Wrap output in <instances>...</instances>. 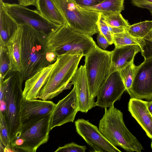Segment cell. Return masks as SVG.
<instances>
[{"label": "cell", "mask_w": 152, "mask_h": 152, "mask_svg": "<svg viewBox=\"0 0 152 152\" xmlns=\"http://www.w3.org/2000/svg\"><path fill=\"white\" fill-rule=\"evenodd\" d=\"M21 61L23 69L21 80L31 77L42 69L54 63L57 56L47 49V34L39 31L27 24H22Z\"/></svg>", "instance_id": "cell-1"}, {"label": "cell", "mask_w": 152, "mask_h": 152, "mask_svg": "<svg viewBox=\"0 0 152 152\" xmlns=\"http://www.w3.org/2000/svg\"><path fill=\"white\" fill-rule=\"evenodd\" d=\"M46 41L48 51L57 56L80 54L85 56L97 45L91 36L74 30L67 24L47 34Z\"/></svg>", "instance_id": "cell-2"}, {"label": "cell", "mask_w": 152, "mask_h": 152, "mask_svg": "<svg viewBox=\"0 0 152 152\" xmlns=\"http://www.w3.org/2000/svg\"><path fill=\"white\" fill-rule=\"evenodd\" d=\"M104 109L99 126L103 135L113 145L120 147L127 152H141L143 148L126 127L123 113L114 105Z\"/></svg>", "instance_id": "cell-3"}, {"label": "cell", "mask_w": 152, "mask_h": 152, "mask_svg": "<svg viewBox=\"0 0 152 152\" xmlns=\"http://www.w3.org/2000/svg\"><path fill=\"white\" fill-rule=\"evenodd\" d=\"M83 56L80 54L58 56L56 65L41 90L38 98L48 100L56 96L64 90L70 88L73 83H69Z\"/></svg>", "instance_id": "cell-4"}, {"label": "cell", "mask_w": 152, "mask_h": 152, "mask_svg": "<svg viewBox=\"0 0 152 152\" xmlns=\"http://www.w3.org/2000/svg\"><path fill=\"white\" fill-rule=\"evenodd\" d=\"M0 83L4 87L3 101L5 104L4 113L9 130L10 140L15 135L21 126L20 113L23 99L20 72H11Z\"/></svg>", "instance_id": "cell-5"}, {"label": "cell", "mask_w": 152, "mask_h": 152, "mask_svg": "<svg viewBox=\"0 0 152 152\" xmlns=\"http://www.w3.org/2000/svg\"><path fill=\"white\" fill-rule=\"evenodd\" d=\"M51 114L21 125L10 140L15 152H35L39 146L48 141Z\"/></svg>", "instance_id": "cell-6"}, {"label": "cell", "mask_w": 152, "mask_h": 152, "mask_svg": "<svg viewBox=\"0 0 152 152\" xmlns=\"http://www.w3.org/2000/svg\"><path fill=\"white\" fill-rule=\"evenodd\" d=\"M67 24L74 30L91 36L98 33L100 13L82 8L70 0H54Z\"/></svg>", "instance_id": "cell-7"}, {"label": "cell", "mask_w": 152, "mask_h": 152, "mask_svg": "<svg viewBox=\"0 0 152 152\" xmlns=\"http://www.w3.org/2000/svg\"><path fill=\"white\" fill-rule=\"evenodd\" d=\"M85 57L84 65L90 94L95 99L100 87L110 74L111 52L96 45Z\"/></svg>", "instance_id": "cell-8"}, {"label": "cell", "mask_w": 152, "mask_h": 152, "mask_svg": "<svg viewBox=\"0 0 152 152\" xmlns=\"http://www.w3.org/2000/svg\"><path fill=\"white\" fill-rule=\"evenodd\" d=\"M7 11L18 24H27L46 34L62 26L55 24L43 17L37 10L19 4L5 3Z\"/></svg>", "instance_id": "cell-9"}, {"label": "cell", "mask_w": 152, "mask_h": 152, "mask_svg": "<svg viewBox=\"0 0 152 152\" xmlns=\"http://www.w3.org/2000/svg\"><path fill=\"white\" fill-rule=\"evenodd\" d=\"M76 132L96 152H121L103 135L97 126L88 120L79 119L75 122Z\"/></svg>", "instance_id": "cell-10"}, {"label": "cell", "mask_w": 152, "mask_h": 152, "mask_svg": "<svg viewBox=\"0 0 152 152\" xmlns=\"http://www.w3.org/2000/svg\"><path fill=\"white\" fill-rule=\"evenodd\" d=\"M131 98L152 100V58L137 66L132 87L128 93Z\"/></svg>", "instance_id": "cell-11"}, {"label": "cell", "mask_w": 152, "mask_h": 152, "mask_svg": "<svg viewBox=\"0 0 152 152\" xmlns=\"http://www.w3.org/2000/svg\"><path fill=\"white\" fill-rule=\"evenodd\" d=\"M126 88L119 71L111 73L98 92L96 106L108 108L119 100Z\"/></svg>", "instance_id": "cell-12"}, {"label": "cell", "mask_w": 152, "mask_h": 152, "mask_svg": "<svg viewBox=\"0 0 152 152\" xmlns=\"http://www.w3.org/2000/svg\"><path fill=\"white\" fill-rule=\"evenodd\" d=\"M78 103L75 87L65 97L56 104L51 115L50 131L55 127L73 122L78 112Z\"/></svg>", "instance_id": "cell-13"}, {"label": "cell", "mask_w": 152, "mask_h": 152, "mask_svg": "<svg viewBox=\"0 0 152 152\" xmlns=\"http://www.w3.org/2000/svg\"><path fill=\"white\" fill-rule=\"evenodd\" d=\"M71 82L75 87L78 103V111L86 113L96 106L94 99L91 96L84 65L78 68Z\"/></svg>", "instance_id": "cell-14"}, {"label": "cell", "mask_w": 152, "mask_h": 152, "mask_svg": "<svg viewBox=\"0 0 152 152\" xmlns=\"http://www.w3.org/2000/svg\"><path fill=\"white\" fill-rule=\"evenodd\" d=\"M55 105L49 100L23 99L20 113L21 125L51 114Z\"/></svg>", "instance_id": "cell-15"}, {"label": "cell", "mask_w": 152, "mask_h": 152, "mask_svg": "<svg viewBox=\"0 0 152 152\" xmlns=\"http://www.w3.org/2000/svg\"><path fill=\"white\" fill-rule=\"evenodd\" d=\"M148 102L131 98L128 104V110L132 117L137 121L152 140V114L149 111Z\"/></svg>", "instance_id": "cell-16"}, {"label": "cell", "mask_w": 152, "mask_h": 152, "mask_svg": "<svg viewBox=\"0 0 152 152\" xmlns=\"http://www.w3.org/2000/svg\"><path fill=\"white\" fill-rule=\"evenodd\" d=\"M56 64V61L42 69L25 81L23 93V99L31 100L38 98L41 90L46 82Z\"/></svg>", "instance_id": "cell-17"}, {"label": "cell", "mask_w": 152, "mask_h": 152, "mask_svg": "<svg viewBox=\"0 0 152 152\" xmlns=\"http://www.w3.org/2000/svg\"><path fill=\"white\" fill-rule=\"evenodd\" d=\"M23 28L22 24L8 40L6 45L7 53L10 61V70L12 72H21V43Z\"/></svg>", "instance_id": "cell-18"}, {"label": "cell", "mask_w": 152, "mask_h": 152, "mask_svg": "<svg viewBox=\"0 0 152 152\" xmlns=\"http://www.w3.org/2000/svg\"><path fill=\"white\" fill-rule=\"evenodd\" d=\"M141 51L140 47L136 45L115 47L111 51L112 65L110 74L125 67L134 61L136 54Z\"/></svg>", "instance_id": "cell-19"}, {"label": "cell", "mask_w": 152, "mask_h": 152, "mask_svg": "<svg viewBox=\"0 0 152 152\" xmlns=\"http://www.w3.org/2000/svg\"><path fill=\"white\" fill-rule=\"evenodd\" d=\"M18 25L7 12L3 0H0V46L6 47L8 40L16 30Z\"/></svg>", "instance_id": "cell-20"}, {"label": "cell", "mask_w": 152, "mask_h": 152, "mask_svg": "<svg viewBox=\"0 0 152 152\" xmlns=\"http://www.w3.org/2000/svg\"><path fill=\"white\" fill-rule=\"evenodd\" d=\"M37 10L51 22L60 25L67 24L54 0H37Z\"/></svg>", "instance_id": "cell-21"}, {"label": "cell", "mask_w": 152, "mask_h": 152, "mask_svg": "<svg viewBox=\"0 0 152 152\" xmlns=\"http://www.w3.org/2000/svg\"><path fill=\"white\" fill-rule=\"evenodd\" d=\"M125 0H104L95 6L86 7H80L99 13H121L124 10V3Z\"/></svg>", "instance_id": "cell-22"}, {"label": "cell", "mask_w": 152, "mask_h": 152, "mask_svg": "<svg viewBox=\"0 0 152 152\" xmlns=\"http://www.w3.org/2000/svg\"><path fill=\"white\" fill-rule=\"evenodd\" d=\"M126 30L135 38L152 41V20H145L130 25Z\"/></svg>", "instance_id": "cell-23"}, {"label": "cell", "mask_w": 152, "mask_h": 152, "mask_svg": "<svg viewBox=\"0 0 152 152\" xmlns=\"http://www.w3.org/2000/svg\"><path fill=\"white\" fill-rule=\"evenodd\" d=\"M113 42L115 47L136 45L139 46L141 48L143 45L144 40L133 37L125 29L122 32L114 34Z\"/></svg>", "instance_id": "cell-24"}, {"label": "cell", "mask_w": 152, "mask_h": 152, "mask_svg": "<svg viewBox=\"0 0 152 152\" xmlns=\"http://www.w3.org/2000/svg\"><path fill=\"white\" fill-rule=\"evenodd\" d=\"M104 21L108 26L127 29L130 25L121 13H101Z\"/></svg>", "instance_id": "cell-25"}, {"label": "cell", "mask_w": 152, "mask_h": 152, "mask_svg": "<svg viewBox=\"0 0 152 152\" xmlns=\"http://www.w3.org/2000/svg\"><path fill=\"white\" fill-rule=\"evenodd\" d=\"M0 143L4 146L5 152L14 151L11 147L9 130L4 115L0 112Z\"/></svg>", "instance_id": "cell-26"}, {"label": "cell", "mask_w": 152, "mask_h": 152, "mask_svg": "<svg viewBox=\"0 0 152 152\" xmlns=\"http://www.w3.org/2000/svg\"><path fill=\"white\" fill-rule=\"evenodd\" d=\"M137 66L134 61L119 71L121 77L128 93L130 89L133 81Z\"/></svg>", "instance_id": "cell-27"}, {"label": "cell", "mask_w": 152, "mask_h": 152, "mask_svg": "<svg viewBox=\"0 0 152 152\" xmlns=\"http://www.w3.org/2000/svg\"><path fill=\"white\" fill-rule=\"evenodd\" d=\"M11 72L10 70V61L7 53L6 47L0 46V81H3Z\"/></svg>", "instance_id": "cell-28"}, {"label": "cell", "mask_w": 152, "mask_h": 152, "mask_svg": "<svg viewBox=\"0 0 152 152\" xmlns=\"http://www.w3.org/2000/svg\"><path fill=\"white\" fill-rule=\"evenodd\" d=\"M97 25L99 32L107 39L110 45L113 44V35L110 32L101 13H100Z\"/></svg>", "instance_id": "cell-29"}, {"label": "cell", "mask_w": 152, "mask_h": 152, "mask_svg": "<svg viewBox=\"0 0 152 152\" xmlns=\"http://www.w3.org/2000/svg\"><path fill=\"white\" fill-rule=\"evenodd\" d=\"M86 149V146L80 145L73 142L58 147L55 152H85Z\"/></svg>", "instance_id": "cell-30"}, {"label": "cell", "mask_w": 152, "mask_h": 152, "mask_svg": "<svg viewBox=\"0 0 152 152\" xmlns=\"http://www.w3.org/2000/svg\"><path fill=\"white\" fill-rule=\"evenodd\" d=\"M144 40L143 45L141 48V55L145 59L152 58V41Z\"/></svg>", "instance_id": "cell-31"}, {"label": "cell", "mask_w": 152, "mask_h": 152, "mask_svg": "<svg viewBox=\"0 0 152 152\" xmlns=\"http://www.w3.org/2000/svg\"><path fill=\"white\" fill-rule=\"evenodd\" d=\"M131 3L134 6L148 10L152 15V0H132Z\"/></svg>", "instance_id": "cell-32"}, {"label": "cell", "mask_w": 152, "mask_h": 152, "mask_svg": "<svg viewBox=\"0 0 152 152\" xmlns=\"http://www.w3.org/2000/svg\"><path fill=\"white\" fill-rule=\"evenodd\" d=\"M104 0H73V2L82 7L93 6L99 4Z\"/></svg>", "instance_id": "cell-33"}, {"label": "cell", "mask_w": 152, "mask_h": 152, "mask_svg": "<svg viewBox=\"0 0 152 152\" xmlns=\"http://www.w3.org/2000/svg\"><path fill=\"white\" fill-rule=\"evenodd\" d=\"M96 39L99 46L104 50H105L110 45L107 39L99 32L97 35Z\"/></svg>", "instance_id": "cell-34"}, {"label": "cell", "mask_w": 152, "mask_h": 152, "mask_svg": "<svg viewBox=\"0 0 152 152\" xmlns=\"http://www.w3.org/2000/svg\"><path fill=\"white\" fill-rule=\"evenodd\" d=\"M108 26L110 32L113 35L115 34L122 32L126 29L123 28L113 27L108 25Z\"/></svg>", "instance_id": "cell-35"}, {"label": "cell", "mask_w": 152, "mask_h": 152, "mask_svg": "<svg viewBox=\"0 0 152 152\" xmlns=\"http://www.w3.org/2000/svg\"><path fill=\"white\" fill-rule=\"evenodd\" d=\"M147 106L149 111L152 114V100L148 102Z\"/></svg>", "instance_id": "cell-36"}, {"label": "cell", "mask_w": 152, "mask_h": 152, "mask_svg": "<svg viewBox=\"0 0 152 152\" xmlns=\"http://www.w3.org/2000/svg\"><path fill=\"white\" fill-rule=\"evenodd\" d=\"M151 149H152V140L151 143Z\"/></svg>", "instance_id": "cell-37"}, {"label": "cell", "mask_w": 152, "mask_h": 152, "mask_svg": "<svg viewBox=\"0 0 152 152\" xmlns=\"http://www.w3.org/2000/svg\"><path fill=\"white\" fill-rule=\"evenodd\" d=\"M70 0L72 1H73V0Z\"/></svg>", "instance_id": "cell-38"}]
</instances>
